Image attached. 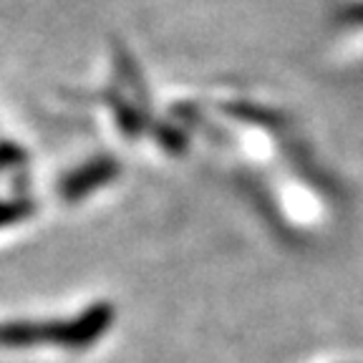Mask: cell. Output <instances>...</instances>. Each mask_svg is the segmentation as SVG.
<instances>
[{
    "mask_svg": "<svg viewBox=\"0 0 363 363\" xmlns=\"http://www.w3.org/2000/svg\"><path fill=\"white\" fill-rule=\"evenodd\" d=\"M348 23H356V26H363V3H356L346 11Z\"/></svg>",
    "mask_w": 363,
    "mask_h": 363,
    "instance_id": "cell-1",
    "label": "cell"
}]
</instances>
